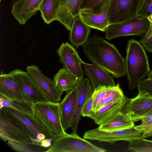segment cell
Wrapping results in <instances>:
<instances>
[{
	"instance_id": "cell-25",
	"label": "cell",
	"mask_w": 152,
	"mask_h": 152,
	"mask_svg": "<svg viewBox=\"0 0 152 152\" xmlns=\"http://www.w3.org/2000/svg\"><path fill=\"white\" fill-rule=\"evenodd\" d=\"M111 0H83L80 11L99 14L110 8Z\"/></svg>"
},
{
	"instance_id": "cell-18",
	"label": "cell",
	"mask_w": 152,
	"mask_h": 152,
	"mask_svg": "<svg viewBox=\"0 0 152 152\" xmlns=\"http://www.w3.org/2000/svg\"><path fill=\"white\" fill-rule=\"evenodd\" d=\"M77 86L78 84L73 89L66 92L65 96L59 103L61 124L65 131L70 127L75 111Z\"/></svg>"
},
{
	"instance_id": "cell-30",
	"label": "cell",
	"mask_w": 152,
	"mask_h": 152,
	"mask_svg": "<svg viewBox=\"0 0 152 152\" xmlns=\"http://www.w3.org/2000/svg\"><path fill=\"white\" fill-rule=\"evenodd\" d=\"M116 86V85H115ZM114 86L102 87L94 90L92 110L102 99L110 94L115 89Z\"/></svg>"
},
{
	"instance_id": "cell-26",
	"label": "cell",
	"mask_w": 152,
	"mask_h": 152,
	"mask_svg": "<svg viewBox=\"0 0 152 152\" xmlns=\"http://www.w3.org/2000/svg\"><path fill=\"white\" fill-rule=\"evenodd\" d=\"M0 108L10 107L14 109L26 116L33 115V104L25 102H20L8 99L0 95Z\"/></svg>"
},
{
	"instance_id": "cell-32",
	"label": "cell",
	"mask_w": 152,
	"mask_h": 152,
	"mask_svg": "<svg viewBox=\"0 0 152 152\" xmlns=\"http://www.w3.org/2000/svg\"><path fill=\"white\" fill-rule=\"evenodd\" d=\"M14 151L19 152H37L41 151L40 149L31 147V145H26L16 142L6 140L4 142Z\"/></svg>"
},
{
	"instance_id": "cell-22",
	"label": "cell",
	"mask_w": 152,
	"mask_h": 152,
	"mask_svg": "<svg viewBox=\"0 0 152 152\" xmlns=\"http://www.w3.org/2000/svg\"><path fill=\"white\" fill-rule=\"evenodd\" d=\"M131 115L122 111L99 125V130L110 132L130 128L134 126Z\"/></svg>"
},
{
	"instance_id": "cell-10",
	"label": "cell",
	"mask_w": 152,
	"mask_h": 152,
	"mask_svg": "<svg viewBox=\"0 0 152 152\" xmlns=\"http://www.w3.org/2000/svg\"><path fill=\"white\" fill-rule=\"evenodd\" d=\"M56 52L63 67L82 81L84 75L82 60L74 47L68 42L62 43Z\"/></svg>"
},
{
	"instance_id": "cell-20",
	"label": "cell",
	"mask_w": 152,
	"mask_h": 152,
	"mask_svg": "<svg viewBox=\"0 0 152 152\" xmlns=\"http://www.w3.org/2000/svg\"><path fill=\"white\" fill-rule=\"evenodd\" d=\"M135 97L129 99L123 111L131 115H139L144 110L152 106V96L146 91L138 90Z\"/></svg>"
},
{
	"instance_id": "cell-29",
	"label": "cell",
	"mask_w": 152,
	"mask_h": 152,
	"mask_svg": "<svg viewBox=\"0 0 152 152\" xmlns=\"http://www.w3.org/2000/svg\"><path fill=\"white\" fill-rule=\"evenodd\" d=\"M124 96L123 92L118 83L114 90L108 96L102 100L96 106L92 111L94 112L101 107L117 100L122 99Z\"/></svg>"
},
{
	"instance_id": "cell-33",
	"label": "cell",
	"mask_w": 152,
	"mask_h": 152,
	"mask_svg": "<svg viewBox=\"0 0 152 152\" xmlns=\"http://www.w3.org/2000/svg\"><path fill=\"white\" fill-rule=\"evenodd\" d=\"M152 14V0H142L138 11V17L147 19Z\"/></svg>"
},
{
	"instance_id": "cell-40",
	"label": "cell",
	"mask_w": 152,
	"mask_h": 152,
	"mask_svg": "<svg viewBox=\"0 0 152 152\" xmlns=\"http://www.w3.org/2000/svg\"><path fill=\"white\" fill-rule=\"evenodd\" d=\"M147 78L151 80H152V70L150 71L149 74L148 76V78Z\"/></svg>"
},
{
	"instance_id": "cell-19",
	"label": "cell",
	"mask_w": 152,
	"mask_h": 152,
	"mask_svg": "<svg viewBox=\"0 0 152 152\" xmlns=\"http://www.w3.org/2000/svg\"><path fill=\"white\" fill-rule=\"evenodd\" d=\"M0 95L20 102H25L23 95L12 75L1 73L0 75Z\"/></svg>"
},
{
	"instance_id": "cell-31",
	"label": "cell",
	"mask_w": 152,
	"mask_h": 152,
	"mask_svg": "<svg viewBox=\"0 0 152 152\" xmlns=\"http://www.w3.org/2000/svg\"><path fill=\"white\" fill-rule=\"evenodd\" d=\"M134 122L141 120V124L139 125L134 126L137 130L142 132L152 126V115L140 116L131 115Z\"/></svg>"
},
{
	"instance_id": "cell-38",
	"label": "cell",
	"mask_w": 152,
	"mask_h": 152,
	"mask_svg": "<svg viewBox=\"0 0 152 152\" xmlns=\"http://www.w3.org/2000/svg\"><path fill=\"white\" fill-rule=\"evenodd\" d=\"M150 26L148 30L145 35L142 38L144 39H148L152 36V22H149Z\"/></svg>"
},
{
	"instance_id": "cell-16",
	"label": "cell",
	"mask_w": 152,
	"mask_h": 152,
	"mask_svg": "<svg viewBox=\"0 0 152 152\" xmlns=\"http://www.w3.org/2000/svg\"><path fill=\"white\" fill-rule=\"evenodd\" d=\"M43 0H19L13 4L11 13L20 25H24L39 10Z\"/></svg>"
},
{
	"instance_id": "cell-9",
	"label": "cell",
	"mask_w": 152,
	"mask_h": 152,
	"mask_svg": "<svg viewBox=\"0 0 152 152\" xmlns=\"http://www.w3.org/2000/svg\"><path fill=\"white\" fill-rule=\"evenodd\" d=\"M9 73L12 75L18 84L26 102L33 104L49 102L27 72L15 69Z\"/></svg>"
},
{
	"instance_id": "cell-13",
	"label": "cell",
	"mask_w": 152,
	"mask_h": 152,
	"mask_svg": "<svg viewBox=\"0 0 152 152\" xmlns=\"http://www.w3.org/2000/svg\"><path fill=\"white\" fill-rule=\"evenodd\" d=\"M77 87L75 108L70 127L72 130V133L78 134V127L83 108L93 95L94 90L89 80L87 78L80 81Z\"/></svg>"
},
{
	"instance_id": "cell-2",
	"label": "cell",
	"mask_w": 152,
	"mask_h": 152,
	"mask_svg": "<svg viewBox=\"0 0 152 152\" xmlns=\"http://www.w3.org/2000/svg\"><path fill=\"white\" fill-rule=\"evenodd\" d=\"M126 50V75L128 88L132 90L148 76L150 69L148 57L139 41L133 39H129Z\"/></svg>"
},
{
	"instance_id": "cell-39",
	"label": "cell",
	"mask_w": 152,
	"mask_h": 152,
	"mask_svg": "<svg viewBox=\"0 0 152 152\" xmlns=\"http://www.w3.org/2000/svg\"><path fill=\"white\" fill-rule=\"evenodd\" d=\"M146 115H152V106L142 112L139 115L144 116Z\"/></svg>"
},
{
	"instance_id": "cell-1",
	"label": "cell",
	"mask_w": 152,
	"mask_h": 152,
	"mask_svg": "<svg viewBox=\"0 0 152 152\" xmlns=\"http://www.w3.org/2000/svg\"><path fill=\"white\" fill-rule=\"evenodd\" d=\"M82 47L84 54L90 61L113 77L120 78L126 75L125 59L113 44L95 34Z\"/></svg>"
},
{
	"instance_id": "cell-15",
	"label": "cell",
	"mask_w": 152,
	"mask_h": 152,
	"mask_svg": "<svg viewBox=\"0 0 152 152\" xmlns=\"http://www.w3.org/2000/svg\"><path fill=\"white\" fill-rule=\"evenodd\" d=\"M22 123L27 130L34 145L40 146L42 141L45 139H53L28 116L12 108L3 107Z\"/></svg>"
},
{
	"instance_id": "cell-4",
	"label": "cell",
	"mask_w": 152,
	"mask_h": 152,
	"mask_svg": "<svg viewBox=\"0 0 152 152\" xmlns=\"http://www.w3.org/2000/svg\"><path fill=\"white\" fill-rule=\"evenodd\" d=\"M0 137L4 142L9 140L26 145H33L21 122L3 107L0 108Z\"/></svg>"
},
{
	"instance_id": "cell-36",
	"label": "cell",
	"mask_w": 152,
	"mask_h": 152,
	"mask_svg": "<svg viewBox=\"0 0 152 152\" xmlns=\"http://www.w3.org/2000/svg\"><path fill=\"white\" fill-rule=\"evenodd\" d=\"M139 42L145 49L152 54V36L148 39L142 38Z\"/></svg>"
},
{
	"instance_id": "cell-7",
	"label": "cell",
	"mask_w": 152,
	"mask_h": 152,
	"mask_svg": "<svg viewBox=\"0 0 152 152\" xmlns=\"http://www.w3.org/2000/svg\"><path fill=\"white\" fill-rule=\"evenodd\" d=\"M143 132L136 129L134 126L123 130L108 132L99 130L98 127L85 132L83 138L111 144L115 142L124 140L130 142L135 139L142 138Z\"/></svg>"
},
{
	"instance_id": "cell-8",
	"label": "cell",
	"mask_w": 152,
	"mask_h": 152,
	"mask_svg": "<svg viewBox=\"0 0 152 152\" xmlns=\"http://www.w3.org/2000/svg\"><path fill=\"white\" fill-rule=\"evenodd\" d=\"M142 0H111L110 25L122 23L138 17Z\"/></svg>"
},
{
	"instance_id": "cell-41",
	"label": "cell",
	"mask_w": 152,
	"mask_h": 152,
	"mask_svg": "<svg viewBox=\"0 0 152 152\" xmlns=\"http://www.w3.org/2000/svg\"><path fill=\"white\" fill-rule=\"evenodd\" d=\"M1 0H0V1H1Z\"/></svg>"
},
{
	"instance_id": "cell-27",
	"label": "cell",
	"mask_w": 152,
	"mask_h": 152,
	"mask_svg": "<svg viewBox=\"0 0 152 152\" xmlns=\"http://www.w3.org/2000/svg\"><path fill=\"white\" fill-rule=\"evenodd\" d=\"M57 0H43L39 10L44 22L49 24L55 20Z\"/></svg>"
},
{
	"instance_id": "cell-17",
	"label": "cell",
	"mask_w": 152,
	"mask_h": 152,
	"mask_svg": "<svg viewBox=\"0 0 152 152\" xmlns=\"http://www.w3.org/2000/svg\"><path fill=\"white\" fill-rule=\"evenodd\" d=\"M129 99L124 96L121 99L103 106L95 111H92L88 117L92 119L95 124L100 125L122 111Z\"/></svg>"
},
{
	"instance_id": "cell-34",
	"label": "cell",
	"mask_w": 152,
	"mask_h": 152,
	"mask_svg": "<svg viewBox=\"0 0 152 152\" xmlns=\"http://www.w3.org/2000/svg\"><path fill=\"white\" fill-rule=\"evenodd\" d=\"M138 90H144L148 92L152 96V80L144 79L137 86Z\"/></svg>"
},
{
	"instance_id": "cell-28",
	"label": "cell",
	"mask_w": 152,
	"mask_h": 152,
	"mask_svg": "<svg viewBox=\"0 0 152 152\" xmlns=\"http://www.w3.org/2000/svg\"><path fill=\"white\" fill-rule=\"evenodd\" d=\"M128 150L137 152H152V141L143 138L132 140L129 142Z\"/></svg>"
},
{
	"instance_id": "cell-11",
	"label": "cell",
	"mask_w": 152,
	"mask_h": 152,
	"mask_svg": "<svg viewBox=\"0 0 152 152\" xmlns=\"http://www.w3.org/2000/svg\"><path fill=\"white\" fill-rule=\"evenodd\" d=\"M26 69L36 86L48 101L59 103L62 94L57 89L53 80L44 75L36 65L27 66Z\"/></svg>"
},
{
	"instance_id": "cell-35",
	"label": "cell",
	"mask_w": 152,
	"mask_h": 152,
	"mask_svg": "<svg viewBox=\"0 0 152 152\" xmlns=\"http://www.w3.org/2000/svg\"><path fill=\"white\" fill-rule=\"evenodd\" d=\"M93 102V96L92 95L87 100L83 108L81 115L83 117H88L92 111Z\"/></svg>"
},
{
	"instance_id": "cell-37",
	"label": "cell",
	"mask_w": 152,
	"mask_h": 152,
	"mask_svg": "<svg viewBox=\"0 0 152 152\" xmlns=\"http://www.w3.org/2000/svg\"><path fill=\"white\" fill-rule=\"evenodd\" d=\"M53 140L50 138L46 139L43 140L40 144V147L48 149L51 146Z\"/></svg>"
},
{
	"instance_id": "cell-6",
	"label": "cell",
	"mask_w": 152,
	"mask_h": 152,
	"mask_svg": "<svg viewBox=\"0 0 152 152\" xmlns=\"http://www.w3.org/2000/svg\"><path fill=\"white\" fill-rule=\"evenodd\" d=\"M150 26L147 19L137 17L122 23L109 25L105 31V38L111 40L124 36L134 35L144 36Z\"/></svg>"
},
{
	"instance_id": "cell-24",
	"label": "cell",
	"mask_w": 152,
	"mask_h": 152,
	"mask_svg": "<svg viewBox=\"0 0 152 152\" xmlns=\"http://www.w3.org/2000/svg\"><path fill=\"white\" fill-rule=\"evenodd\" d=\"M53 81L58 91L62 94L74 89L80 81L64 67L54 75Z\"/></svg>"
},
{
	"instance_id": "cell-3",
	"label": "cell",
	"mask_w": 152,
	"mask_h": 152,
	"mask_svg": "<svg viewBox=\"0 0 152 152\" xmlns=\"http://www.w3.org/2000/svg\"><path fill=\"white\" fill-rule=\"evenodd\" d=\"M33 115L26 116L53 140L66 133L61 123L59 103L50 102L33 104Z\"/></svg>"
},
{
	"instance_id": "cell-14",
	"label": "cell",
	"mask_w": 152,
	"mask_h": 152,
	"mask_svg": "<svg viewBox=\"0 0 152 152\" xmlns=\"http://www.w3.org/2000/svg\"><path fill=\"white\" fill-rule=\"evenodd\" d=\"M82 64L94 90L100 87L115 86L113 77L102 68L94 64L86 63L82 61Z\"/></svg>"
},
{
	"instance_id": "cell-23",
	"label": "cell",
	"mask_w": 152,
	"mask_h": 152,
	"mask_svg": "<svg viewBox=\"0 0 152 152\" xmlns=\"http://www.w3.org/2000/svg\"><path fill=\"white\" fill-rule=\"evenodd\" d=\"M110 8L105 12L96 14L80 11L79 15L88 26L100 31H105L109 24Z\"/></svg>"
},
{
	"instance_id": "cell-21",
	"label": "cell",
	"mask_w": 152,
	"mask_h": 152,
	"mask_svg": "<svg viewBox=\"0 0 152 152\" xmlns=\"http://www.w3.org/2000/svg\"><path fill=\"white\" fill-rule=\"evenodd\" d=\"M91 28L83 22L79 15L77 16L70 31L69 37L73 46L78 48L86 44L89 39Z\"/></svg>"
},
{
	"instance_id": "cell-5",
	"label": "cell",
	"mask_w": 152,
	"mask_h": 152,
	"mask_svg": "<svg viewBox=\"0 0 152 152\" xmlns=\"http://www.w3.org/2000/svg\"><path fill=\"white\" fill-rule=\"evenodd\" d=\"M106 150L72 133H66L53 140L46 152H104Z\"/></svg>"
},
{
	"instance_id": "cell-12",
	"label": "cell",
	"mask_w": 152,
	"mask_h": 152,
	"mask_svg": "<svg viewBox=\"0 0 152 152\" xmlns=\"http://www.w3.org/2000/svg\"><path fill=\"white\" fill-rule=\"evenodd\" d=\"M83 0H57L55 20L70 31L75 18L79 15Z\"/></svg>"
}]
</instances>
